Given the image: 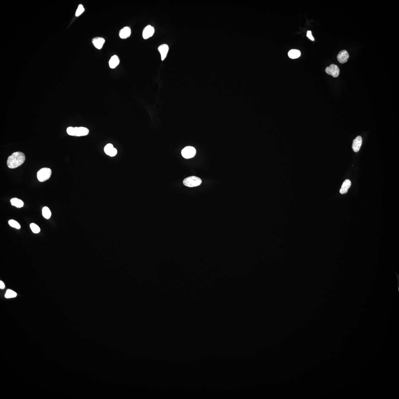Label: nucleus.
<instances>
[{"label":"nucleus","mask_w":399,"mask_h":399,"mask_svg":"<svg viewBox=\"0 0 399 399\" xmlns=\"http://www.w3.org/2000/svg\"><path fill=\"white\" fill-rule=\"evenodd\" d=\"M25 160V156L23 153L16 152L9 156L7 160L8 167L11 169L18 167L23 164Z\"/></svg>","instance_id":"f257e3e1"},{"label":"nucleus","mask_w":399,"mask_h":399,"mask_svg":"<svg viewBox=\"0 0 399 399\" xmlns=\"http://www.w3.org/2000/svg\"><path fill=\"white\" fill-rule=\"evenodd\" d=\"M202 183V181L200 178L194 176L186 178L183 181V184L185 186L191 187L199 186Z\"/></svg>","instance_id":"f03ea898"},{"label":"nucleus","mask_w":399,"mask_h":399,"mask_svg":"<svg viewBox=\"0 0 399 399\" xmlns=\"http://www.w3.org/2000/svg\"><path fill=\"white\" fill-rule=\"evenodd\" d=\"M52 174V170L49 168H42L37 173V178L40 182H44L49 179Z\"/></svg>","instance_id":"7ed1b4c3"},{"label":"nucleus","mask_w":399,"mask_h":399,"mask_svg":"<svg viewBox=\"0 0 399 399\" xmlns=\"http://www.w3.org/2000/svg\"><path fill=\"white\" fill-rule=\"evenodd\" d=\"M196 154L195 148L192 146H187L181 151V155L185 159H190L193 157Z\"/></svg>","instance_id":"20e7f679"},{"label":"nucleus","mask_w":399,"mask_h":399,"mask_svg":"<svg viewBox=\"0 0 399 399\" xmlns=\"http://www.w3.org/2000/svg\"><path fill=\"white\" fill-rule=\"evenodd\" d=\"M325 71L328 74L331 75L334 77H337L339 76V68L337 65L334 64H331L329 67H327L325 69Z\"/></svg>","instance_id":"39448f33"},{"label":"nucleus","mask_w":399,"mask_h":399,"mask_svg":"<svg viewBox=\"0 0 399 399\" xmlns=\"http://www.w3.org/2000/svg\"><path fill=\"white\" fill-rule=\"evenodd\" d=\"M349 57V55L348 52L346 50H343L338 54L337 59L339 63L343 64L347 62Z\"/></svg>","instance_id":"423d86ee"},{"label":"nucleus","mask_w":399,"mask_h":399,"mask_svg":"<svg viewBox=\"0 0 399 399\" xmlns=\"http://www.w3.org/2000/svg\"><path fill=\"white\" fill-rule=\"evenodd\" d=\"M104 150L106 154L111 157L115 156L117 153V150L114 148L112 144L109 143L106 145Z\"/></svg>","instance_id":"0eeeda50"},{"label":"nucleus","mask_w":399,"mask_h":399,"mask_svg":"<svg viewBox=\"0 0 399 399\" xmlns=\"http://www.w3.org/2000/svg\"><path fill=\"white\" fill-rule=\"evenodd\" d=\"M154 32V29L150 25L147 26L143 30L142 33L143 38L145 39L149 38L153 35Z\"/></svg>","instance_id":"6e6552de"},{"label":"nucleus","mask_w":399,"mask_h":399,"mask_svg":"<svg viewBox=\"0 0 399 399\" xmlns=\"http://www.w3.org/2000/svg\"><path fill=\"white\" fill-rule=\"evenodd\" d=\"M362 144V138L360 136L356 137L355 139L353 140L352 149L354 152H357L360 149L361 145Z\"/></svg>","instance_id":"1a4fd4ad"},{"label":"nucleus","mask_w":399,"mask_h":399,"mask_svg":"<svg viewBox=\"0 0 399 399\" xmlns=\"http://www.w3.org/2000/svg\"><path fill=\"white\" fill-rule=\"evenodd\" d=\"M75 136H84L88 134L89 130L86 127H74Z\"/></svg>","instance_id":"9d476101"},{"label":"nucleus","mask_w":399,"mask_h":399,"mask_svg":"<svg viewBox=\"0 0 399 399\" xmlns=\"http://www.w3.org/2000/svg\"><path fill=\"white\" fill-rule=\"evenodd\" d=\"M105 42V40L102 37H96L93 39L92 43L96 48L101 49Z\"/></svg>","instance_id":"9b49d317"},{"label":"nucleus","mask_w":399,"mask_h":399,"mask_svg":"<svg viewBox=\"0 0 399 399\" xmlns=\"http://www.w3.org/2000/svg\"><path fill=\"white\" fill-rule=\"evenodd\" d=\"M169 50V46L166 44H163L158 47V50L161 53V59L162 61L166 58Z\"/></svg>","instance_id":"f8f14e48"},{"label":"nucleus","mask_w":399,"mask_h":399,"mask_svg":"<svg viewBox=\"0 0 399 399\" xmlns=\"http://www.w3.org/2000/svg\"><path fill=\"white\" fill-rule=\"evenodd\" d=\"M131 29L128 27H125L121 30L119 33V36L121 38L125 39L128 38L131 35Z\"/></svg>","instance_id":"ddd939ff"},{"label":"nucleus","mask_w":399,"mask_h":399,"mask_svg":"<svg viewBox=\"0 0 399 399\" xmlns=\"http://www.w3.org/2000/svg\"><path fill=\"white\" fill-rule=\"evenodd\" d=\"M351 184V181L349 180L346 179L343 182L342 185L341 186V189L340 190V193L342 194H346L348 192V190L350 187Z\"/></svg>","instance_id":"4468645a"},{"label":"nucleus","mask_w":399,"mask_h":399,"mask_svg":"<svg viewBox=\"0 0 399 399\" xmlns=\"http://www.w3.org/2000/svg\"><path fill=\"white\" fill-rule=\"evenodd\" d=\"M119 60L118 57L116 55H113L111 58L109 62V67L112 69H114L118 65L119 63Z\"/></svg>","instance_id":"2eb2a0df"},{"label":"nucleus","mask_w":399,"mask_h":399,"mask_svg":"<svg viewBox=\"0 0 399 399\" xmlns=\"http://www.w3.org/2000/svg\"><path fill=\"white\" fill-rule=\"evenodd\" d=\"M11 202L12 205L14 206L17 208H21L23 207L24 203L20 199H18L16 198H14L11 199Z\"/></svg>","instance_id":"dca6fc26"},{"label":"nucleus","mask_w":399,"mask_h":399,"mask_svg":"<svg viewBox=\"0 0 399 399\" xmlns=\"http://www.w3.org/2000/svg\"><path fill=\"white\" fill-rule=\"evenodd\" d=\"M288 56L291 58L295 59L298 58L300 56L301 53L300 51L295 49H293L289 51L288 53Z\"/></svg>","instance_id":"f3484780"},{"label":"nucleus","mask_w":399,"mask_h":399,"mask_svg":"<svg viewBox=\"0 0 399 399\" xmlns=\"http://www.w3.org/2000/svg\"><path fill=\"white\" fill-rule=\"evenodd\" d=\"M42 215L45 218L49 219L51 216L52 213L49 209L47 207H45L42 209Z\"/></svg>","instance_id":"a211bd4d"},{"label":"nucleus","mask_w":399,"mask_h":399,"mask_svg":"<svg viewBox=\"0 0 399 399\" xmlns=\"http://www.w3.org/2000/svg\"><path fill=\"white\" fill-rule=\"evenodd\" d=\"M17 294L16 293L11 289H8L5 295V297L6 298H13L16 297Z\"/></svg>","instance_id":"6ab92c4d"},{"label":"nucleus","mask_w":399,"mask_h":399,"mask_svg":"<svg viewBox=\"0 0 399 399\" xmlns=\"http://www.w3.org/2000/svg\"><path fill=\"white\" fill-rule=\"evenodd\" d=\"M9 225L11 227H14V228L19 229L20 228V225L17 221L14 220H11L9 221L8 222Z\"/></svg>","instance_id":"aec40b11"},{"label":"nucleus","mask_w":399,"mask_h":399,"mask_svg":"<svg viewBox=\"0 0 399 399\" xmlns=\"http://www.w3.org/2000/svg\"><path fill=\"white\" fill-rule=\"evenodd\" d=\"M30 228L31 230H32V232L34 233H38L40 231V227L35 223H32L30 225Z\"/></svg>","instance_id":"412c9836"},{"label":"nucleus","mask_w":399,"mask_h":399,"mask_svg":"<svg viewBox=\"0 0 399 399\" xmlns=\"http://www.w3.org/2000/svg\"><path fill=\"white\" fill-rule=\"evenodd\" d=\"M84 11V8L82 5H80L78 6L77 9V10L76 13V16L78 17Z\"/></svg>","instance_id":"4be33fe9"},{"label":"nucleus","mask_w":399,"mask_h":399,"mask_svg":"<svg viewBox=\"0 0 399 399\" xmlns=\"http://www.w3.org/2000/svg\"><path fill=\"white\" fill-rule=\"evenodd\" d=\"M67 132L68 135L75 136L74 127H68L67 129Z\"/></svg>","instance_id":"5701e85b"},{"label":"nucleus","mask_w":399,"mask_h":399,"mask_svg":"<svg viewBox=\"0 0 399 399\" xmlns=\"http://www.w3.org/2000/svg\"><path fill=\"white\" fill-rule=\"evenodd\" d=\"M307 36L308 37L310 40L312 41H314L315 39L314 38L313 36L312 35V32L311 31H308L307 32Z\"/></svg>","instance_id":"b1692460"},{"label":"nucleus","mask_w":399,"mask_h":399,"mask_svg":"<svg viewBox=\"0 0 399 399\" xmlns=\"http://www.w3.org/2000/svg\"><path fill=\"white\" fill-rule=\"evenodd\" d=\"M5 287V285L4 283L2 281H0V288L1 289H3Z\"/></svg>","instance_id":"393cba45"}]
</instances>
